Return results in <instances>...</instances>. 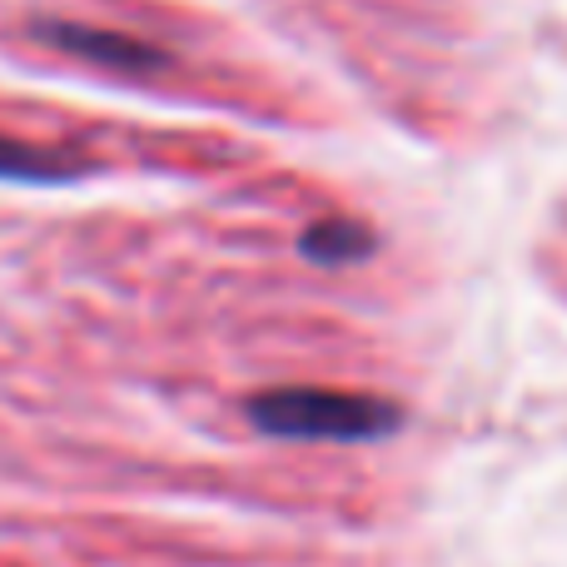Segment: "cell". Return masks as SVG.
Here are the masks:
<instances>
[{
  "mask_svg": "<svg viewBox=\"0 0 567 567\" xmlns=\"http://www.w3.org/2000/svg\"><path fill=\"white\" fill-rule=\"evenodd\" d=\"M249 423L275 439L303 443H373L403 429V409L373 393L343 389H269L249 399Z\"/></svg>",
  "mask_w": 567,
  "mask_h": 567,
  "instance_id": "6da1fadb",
  "label": "cell"
},
{
  "mask_svg": "<svg viewBox=\"0 0 567 567\" xmlns=\"http://www.w3.org/2000/svg\"><path fill=\"white\" fill-rule=\"evenodd\" d=\"M40 40H50V45L90 60V65H110V70H155L159 60H165L155 45H145V40H135V35L70 25V20H45V25H40Z\"/></svg>",
  "mask_w": 567,
  "mask_h": 567,
  "instance_id": "7a4b0ae2",
  "label": "cell"
},
{
  "mask_svg": "<svg viewBox=\"0 0 567 567\" xmlns=\"http://www.w3.org/2000/svg\"><path fill=\"white\" fill-rule=\"evenodd\" d=\"M75 175H80V165H70L65 155H50V150L20 145V140L0 135V179H16V185H65Z\"/></svg>",
  "mask_w": 567,
  "mask_h": 567,
  "instance_id": "3957f363",
  "label": "cell"
},
{
  "mask_svg": "<svg viewBox=\"0 0 567 567\" xmlns=\"http://www.w3.org/2000/svg\"><path fill=\"white\" fill-rule=\"evenodd\" d=\"M369 249L373 235L363 225H353V219H323V225H313L303 235V255L313 265H359V259H369Z\"/></svg>",
  "mask_w": 567,
  "mask_h": 567,
  "instance_id": "277c9868",
  "label": "cell"
}]
</instances>
